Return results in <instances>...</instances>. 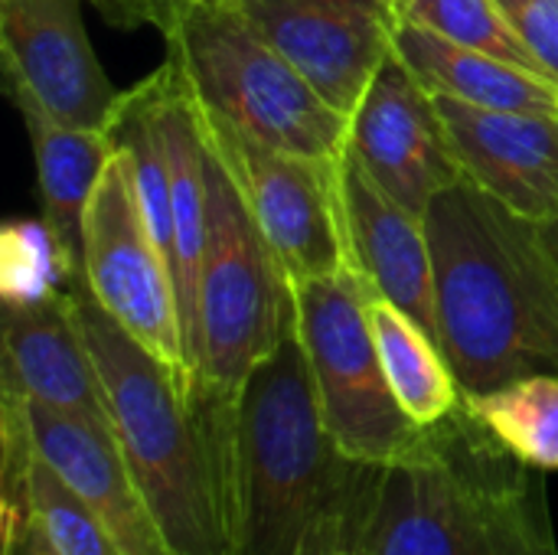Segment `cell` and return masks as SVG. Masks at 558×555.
<instances>
[{
	"mask_svg": "<svg viewBox=\"0 0 558 555\" xmlns=\"http://www.w3.org/2000/svg\"><path fill=\"white\" fill-rule=\"evenodd\" d=\"M82 285L141 347L193 386L173 268L150 236L131 157L118 144L85 206Z\"/></svg>",
	"mask_w": 558,
	"mask_h": 555,
	"instance_id": "8",
	"label": "cell"
},
{
	"mask_svg": "<svg viewBox=\"0 0 558 555\" xmlns=\"http://www.w3.org/2000/svg\"><path fill=\"white\" fill-rule=\"evenodd\" d=\"M16 555H59L52 550V543L46 540V533L36 527V520H33V527H29V533H26V540H23V546L16 550Z\"/></svg>",
	"mask_w": 558,
	"mask_h": 555,
	"instance_id": "24",
	"label": "cell"
},
{
	"mask_svg": "<svg viewBox=\"0 0 558 555\" xmlns=\"http://www.w3.org/2000/svg\"><path fill=\"white\" fill-rule=\"evenodd\" d=\"M311 555H363V553H360L356 540H337V543H327V546H320L317 553H311Z\"/></svg>",
	"mask_w": 558,
	"mask_h": 555,
	"instance_id": "25",
	"label": "cell"
},
{
	"mask_svg": "<svg viewBox=\"0 0 558 555\" xmlns=\"http://www.w3.org/2000/svg\"><path fill=\"white\" fill-rule=\"evenodd\" d=\"M373 464L327 432L298 330L245 379L235 402L229 555H311L360 540Z\"/></svg>",
	"mask_w": 558,
	"mask_h": 555,
	"instance_id": "3",
	"label": "cell"
},
{
	"mask_svg": "<svg viewBox=\"0 0 558 555\" xmlns=\"http://www.w3.org/2000/svg\"><path fill=\"white\" fill-rule=\"evenodd\" d=\"M543 474L461 399L402 458L373 464L356 546L363 555H558Z\"/></svg>",
	"mask_w": 558,
	"mask_h": 555,
	"instance_id": "4",
	"label": "cell"
},
{
	"mask_svg": "<svg viewBox=\"0 0 558 555\" xmlns=\"http://www.w3.org/2000/svg\"><path fill=\"white\" fill-rule=\"evenodd\" d=\"M33 520L59 555H124L88 504L36 455L29 471Z\"/></svg>",
	"mask_w": 558,
	"mask_h": 555,
	"instance_id": "22",
	"label": "cell"
},
{
	"mask_svg": "<svg viewBox=\"0 0 558 555\" xmlns=\"http://www.w3.org/2000/svg\"><path fill=\"white\" fill-rule=\"evenodd\" d=\"M206 170L209 229L196 285L190 370L193 386L239 396L252 370L294 330V288L209 144Z\"/></svg>",
	"mask_w": 558,
	"mask_h": 555,
	"instance_id": "6",
	"label": "cell"
},
{
	"mask_svg": "<svg viewBox=\"0 0 558 555\" xmlns=\"http://www.w3.org/2000/svg\"><path fill=\"white\" fill-rule=\"evenodd\" d=\"M464 177L533 222L558 219V118L435 95Z\"/></svg>",
	"mask_w": 558,
	"mask_h": 555,
	"instance_id": "13",
	"label": "cell"
},
{
	"mask_svg": "<svg viewBox=\"0 0 558 555\" xmlns=\"http://www.w3.org/2000/svg\"><path fill=\"white\" fill-rule=\"evenodd\" d=\"M347 150L379 190L422 219L445 190L468 180L435 95L396 49L350 114Z\"/></svg>",
	"mask_w": 558,
	"mask_h": 555,
	"instance_id": "10",
	"label": "cell"
},
{
	"mask_svg": "<svg viewBox=\"0 0 558 555\" xmlns=\"http://www.w3.org/2000/svg\"><path fill=\"white\" fill-rule=\"evenodd\" d=\"M72 294L114 442L163 540L177 555H229L239 396L186 386L85 285Z\"/></svg>",
	"mask_w": 558,
	"mask_h": 555,
	"instance_id": "2",
	"label": "cell"
},
{
	"mask_svg": "<svg viewBox=\"0 0 558 555\" xmlns=\"http://www.w3.org/2000/svg\"><path fill=\"white\" fill-rule=\"evenodd\" d=\"M170 62L193 101L278 150L340 164L350 118L340 114L239 10L235 0H163Z\"/></svg>",
	"mask_w": 558,
	"mask_h": 555,
	"instance_id": "5",
	"label": "cell"
},
{
	"mask_svg": "<svg viewBox=\"0 0 558 555\" xmlns=\"http://www.w3.org/2000/svg\"><path fill=\"white\" fill-rule=\"evenodd\" d=\"M0 62L16 101L69 128L108 131L124 101L92 49L78 0H0Z\"/></svg>",
	"mask_w": 558,
	"mask_h": 555,
	"instance_id": "11",
	"label": "cell"
},
{
	"mask_svg": "<svg viewBox=\"0 0 558 555\" xmlns=\"http://www.w3.org/2000/svg\"><path fill=\"white\" fill-rule=\"evenodd\" d=\"M26 402L36 455L88 504L124 555H177L163 540L111 425Z\"/></svg>",
	"mask_w": 558,
	"mask_h": 555,
	"instance_id": "15",
	"label": "cell"
},
{
	"mask_svg": "<svg viewBox=\"0 0 558 555\" xmlns=\"http://www.w3.org/2000/svg\"><path fill=\"white\" fill-rule=\"evenodd\" d=\"M294 330L307 357L320 412L337 448L360 464H392L422 429L396 402L373 324V285L356 268L294 278Z\"/></svg>",
	"mask_w": 558,
	"mask_h": 555,
	"instance_id": "7",
	"label": "cell"
},
{
	"mask_svg": "<svg viewBox=\"0 0 558 555\" xmlns=\"http://www.w3.org/2000/svg\"><path fill=\"white\" fill-rule=\"evenodd\" d=\"M471 415L523 464L558 471V373H536L464 396Z\"/></svg>",
	"mask_w": 558,
	"mask_h": 555,
	"instance_id": "20",
	"label": "cell"
},
{
	"mask_svg": "<svg viewBox=\"0 0 558 555\" xmlns=\"http://www.w3.org/2000/svg\"><path fill=\"white\" fill-rule=\"evenodd\" d=\"M438 343L464 396L558 373V262L546 226L461 180L425 213Z\"/></svg>",
	"mask_w": 558,
	"mask_h": 555,
	"instance_id": "1",
	"label": "cell"
},
{
	"mask_svg": "<svg viewBox=\"0 0 558 555\" xmlns=\"http://www.w3.org/2000/svg\"><path fill=\"white\" fill-rule=\"evenodd\" d=\"M546 226V236H549V245H553V252H556V262H558V219L556 222H543Z\"/></svg>",
	"mask_w": 558,
	"mask_h": 555,
	"instance_id": "26",
	"label": "cell"
},
{
	"mask_svg": "<svg viewBox=\"0 0 558 555\" xmlns=\"http://www.w3.org/2000/svg\"><path fill=\"white\" fill-rule=\"evenodd\" d=\"M396 52L432 95H448L481 108L558 118V82L543 72L448 43L412 23H399Z\"/></svg>",
	"mask_w": 558,
	"mask_h": 555,
	"instance_id": "17",
	"label": "cell"
},
{
	"mask_svg": "<svg viewBox=\"0 0 558 555\" xmlns=\"http://www.w3.org/2000/svg\"><path fill=\"white\" fill-rule=\"evenodd\" d=\"M3 393L92 422H108L105 386L85 343L75 294L46 291L7 304L3 317Z\"/></svg>",
	"mask_w": 558,
	"mask_h": 555,
	"instance_id": "14",
	"label": "cell"
},
{
	"mask_svg": "<svg viewBox=\"0 0 558 555\" xmlns=\"http://www.w3.org/2000/svg\"><path fill=\"white\" fill-rule=\"evenodd\" d=\"M520 39L558 82V0H497Z\"/></svg>",
	"mask_w": 558,
	"mask_h": 555,
	"instance_id": "23",
	"label": "cell"
},
{
	"mask_svg": "<svg viewBox=\"0 0 558 555\" xmlns=\"http://www.w3.org/2000/svg\"><path fill=\"white\" fill-rule=\"evenodd\" d=\"M340 186L353 268L379 298L399 304L438 340L435 262L425 219L379 190L350 150L340 160Z\"/></svg>",
	"mask_w": 558,
	"mask_h": 555,
	"instance_id": "16",
	"label": "cell"
},
{
	"mask_svg": "<svg viewBox=\"0 0 558 555\" xmlns=\"http://www.w3.org/2000/svg\"><path fill=\"white\" fill-rule=\"evenodd\" d=\"M36 154L43 222L56 236L72 275L82 278V222L92 190L114 150L108 131H85L52 121L29 101H16Z\"/></svg>",
	"mask_w": 558,
	"mask_h": 555,
	"instance_id": "18",
	"label": "cell"
},
{
	"mask_svg": "<svg viewBox=\"0 0 558 555\" xmlns=\"http://www.w3.org/2000/svg\"><path fill=\"white\" fill-rule=\"evenodd\" d=\"M399 20L422 26L448 43L549 75L497 0H396ZM553 79V75H549Z\"/></svg>",
	"mask_w": 558,
	"mask_h": 555,
	"instance_id": "21",
	"label": "cell"
},
{
	"mask_svg": "<svg viewBox=\"0 0 558 555\" xmlns=\"http://www.w3.org/2000/svg\"><path fill=\"white\" fill-rule=\"evenodd\" d=\"M248 23L340 111L353 114L396 49V0H235Z\"/></svg>",
	"mask_w": 558,
	"mask_h": 555,
	"instance_id": "12",
	"label": "cell"
},
{
	"mask_svg": "<svg viewBox=\"0 0 558 555\" xmlns=\"http://www.w3.org/2000/svg\"><path fill=\"white\" fill-rule=\"evenodd\" d=\"M369 324H373L386 383L396 402L402 406V412L418 429H428L448 419L461 406L464 393L438 340L415 317H409L399 304L379 294L369 298Z\"/></svg>",
	"mask_w": 558,
	"mask_h": 555,
	"instance_id": "19",
	"label": "cell"
},
{
	"mask_svg": "<svg viewBox=\"0 0 558 555\" xmlns=\"http://www.w3.org/2000/svg\"><path fill=\"white\" fill-rule=\"evenodd\" d=\"M193 108L209 150L229 170L288 278H317L353 268L340 164L278 150L196 101Z\"/></svg>",
	"mask_w": 558,
	"mask_h": 555,
	"instance_id": "9",
	"label": "cell"
}]
</instances>
